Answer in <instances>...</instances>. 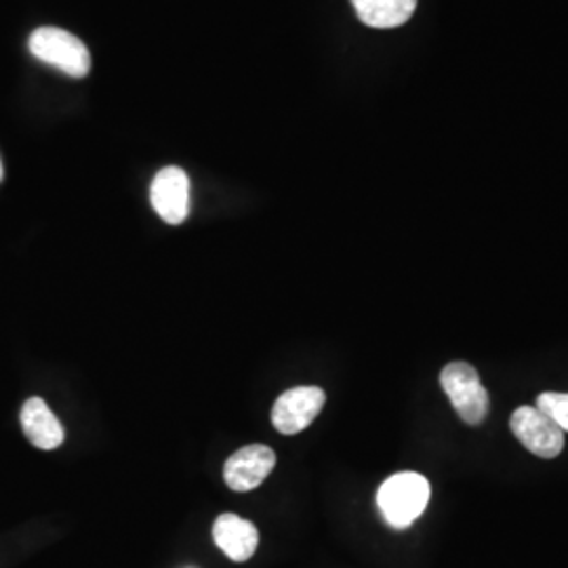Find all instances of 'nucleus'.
Instances as JSON below:
<instances>
[{
    "label": "nucleus",
    "mask_w": 568,
    "mask_h": 568,
    "mask_svg": "<svg viewBox=\"0 0 568 568\" xmlns=\"http://www.w3.org/2000/svg\"><path fill=\"white\" fill-rule=\"evenodd\" d=\"M537 408L541 413H546L549 419L560 427L562 432H568V394L544 392L537 398Z\"/></svg>",
    "instance_id": "nucleus-11"
},
{
    "label": "nucleus",
    "mask_w": 568,
    "mask_h": 568,
    "mask_svg": "<svg viewBox=\"0 0 568 568\" xmlns=\"http://www.w3.org/2000/svg\"><path fill=\"white\" fill-rule=\"evenodd\" d=\"M352 4L358 20L377 30L403 26L417 9V0H352Z\"/></svg>",
    "instance_id": "nucleus-10"
},
{
    "label": "nucleus",
    "mask_w": 568,
    "mask_h": 568,
    "mask_svg": "<svg viewBox=\"0 0 568 568\" xmlns=\"http://www.w3.org/2000/svg\"><path fill=\"white\" fill-rule=\"evenodd\" d=\"M21 429L28 440L42 450H53L63 443V427L60 419L42 398H30L21 406Z\"/></svg>",
    "instance_id": "nucleus-9"
},
{
    "label": "nucleus",
    "mask_w": 568,
    "mask_h": 568,
    "mask_svg": "<svg viewBox=\"0 0 568 568\" xmlns=\"http://www.w3.org/2000/svg\"><path fill=\"white\" fill-rule=\"evenodd\" d=\"M429 493L432 488L426 476L417 471H398L379 487L377 504L389 527L406 528L426 511Z\"/></svg>",
    "instance_id": "nucleus-1"
},
{
    "label": "nucleus",
    "mask_w": 568,
    "mask_h": 568,
    "mask_svg": "<svg viewBox=\"0 0 568 568\" xmlns=\"http://www.w3.org/2000/svg\"><path fill=\"white\" fill-rule=\"evenodd\" d=\"M2 178H4V171H2V163H0V182H2Z\"/></svg>",
    "instance_id": "nucleus-12"
},
{
    "label": "nucleus",
    "mask_w": 568,
    "mask_h": 568,
    "mask_svg": "<svg viewBox=\"0 0 568 568\" xmlns=\"http://www.w3.org/2000/svg\"><path fill=\"white\" fill-rule=\"evenodd\" d=\"M440 386L464 424L480 426L487 419L490 406L487 387L483 386L478 371L469 363L445 366L440 373Z\"/></svg>",
    "instance_id": "nucleus-2"
},
{
    "label": "nucleus",
    "mask_w": 568,
    "mask_h": 568,
    "mask_svg": "<svg viewBox=\"0 0 568 568\" xmlns=\"http://www.w3.org/2000/svg\"><path fill=\"white\" fill-rule=\"evenodd\" d=\"M154 211L166 224L180 225L190 213V180L180 166H164L150 187Z\"/></svg>",
    "instance_id": "nucleus-6"
},
{
    "label": "nucleus",
    "mask_w": 568,
    "mask_h": 568,
    "mask_svg": "<svg viewBox=\"0 0 568 568\" xmlns=\"http://www.w3.org/2000/svg\"><path fill=\"white\" fill-rule=\"evenodd\" d=\"M30 53L72 79H84L91 70V55L81 39L61 28H39L30 37Z\"/></svg>",
    "instance_id": "nucleus-3"
},
{
    "label": "nucleus",
    "mask_w": 568,
    "mask_h": 568,
    "mask_svg": "<svg viewBox=\"0 0 568 568\" xmlns=\"http://www.w3.org/2000/svg\"><path fill=\"white\" fill-rule=\"evenodd\" d=\"M511 434L535 457L554 459L565 448V432L537 406H518L509 419Z\"/></svg>",
    "instance_id": "nucleus-4"
},
{
    "label": "nucleus",
    "mask_w": 568,
    "mask_h": 568,
    "mask_svg": "<svg viewBox=\"0 0 568 568\" xmlns=\"http://www.w3.org/2000/svg\"><path fill=\"white\" fill-rule=\"evenodd\" d=\"M325 403L326 394L321 387H291L272 406V424L284 436L300 434L312 426Z\"/></svg>",
    "instance_id": "nucleus-5"
},
{
    "label": "nucleus",
    "mask_w": 568,
    "mask_h": 568,
    "mask_svg": "<svg viewBox=\"0 0 568 568\" xmlns=\"http://www.w3.org/2000/svg\"><path fill=\"white\" fill-rule=\"evenodd\" d=\"M276 466V453L265 445H248L227 457L224 480L236 493L260 487Z\"/></svg>",
    "instance_id": "nucleus-7"
},
{
    "label": "nucleus",
    "mask_w": 568,
    "mask_h": 568,
    "mask_svg": "<svg viewBox=\"0 0 568 568\" xmlns=\"http://www.w3.org/2000/svg\"><path fill=\"white\" fill-rule=\"evenodd\" d=\"M213 539L230 560L244 562L255 554L260 544V532L253 527V523L244 520L241 516L222 514L213 525Z\"/></svg>",
    "instance_id": "nucleus-8"
}]
</instances>
